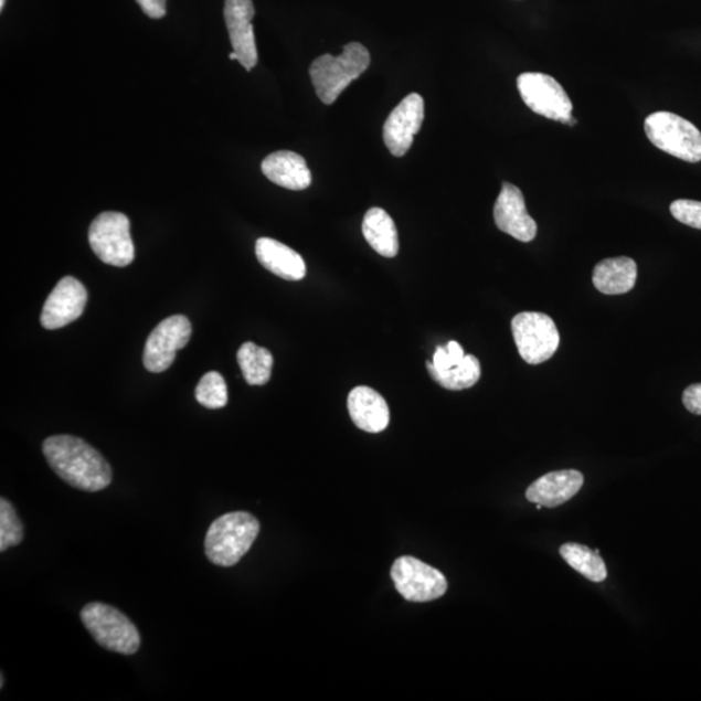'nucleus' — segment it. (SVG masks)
Listing matches in <instances>:
<instances>
[{"label":"nucleus","instance_id":"obj_1","mask_svg":"<svg viewBox=\"0 0 701 701\" xmlns=\"http://www.w3.org/2000/svg\"><path fill=\"white\" fill-rule=\"evenodd\" d=\"M43 455L64 482L97 492L113 482V469L97 449L72 435H54L43 443Z\"/></svg>","mask_w":701,"mask_h":701},{"label":"nucleus","instance_id":"obj_2","mask_svg":"<svg viewBox=\"0 0 701 701\" xmlns=\"http://www.w3.org/2000/svg\"><path fill=\"white\" fill-rule=\"evenodd\" d=\"M261 523L247 512H232L213 521L206 531L205 555L212 564L233 566L253 548Z\"/></svg>","mask_w":701,"mask_h":701},{"label":"nucleus","instance_id":"obj_3","mask_svg":"<svg viewBox=\"0 0 701 701\" xmlns=\"http://www.w3.org/2000/svg\"><path fill=\"white\" fill-rule=\"evenodd\" d=\"M371 64V55L363 44H346L339 56L317 57L309 68L317 97L325 105H333L352 81L358 79Z\"/></svg>","mask_w":701,"mask_h":701},{"label":"nucleus","instance_id":"obj_4","mask_svg":"<svg viewBox=\"0 0 701 701\" xmlns=\"http://www.w3.org/2000/svg\"><path fill=\"white\" fill-rule=\"evenodd\" d=\"M81 619L95 641L108 651L121 655L138 651L139 631L119 609L103 603H88L81 610Z\"/></svg>","mask_w":701,"mask_h":701},{"label":"nucleus","instance_id":"obj_5","mask_svg":"<svg viewBox=\"0 0 701 701\" xmlns=\"http://www.w3.org/2000/svg\"><path fill=\"white\" fill-rule=\"evenodd\" d=\"M645 130L651 144L671 157L689 162L701 160V132L683 117L666 110L655 113L647 117Z\"/></svg>","mask_w":701,"mask_h":701},{"label":"nucleus","instance_id":"obj_6","mask_svg":"<svg viewBox=\"0 0 701 701\" xmlns=\"http://www.w3.org/2000/svg\"><path fill=\"white\" fill-rule=\"evenodd\" d=\"M88 243L103 263L128 267L136 249L130 235V221L120 212H103L88 229Z\"/></svg>","mask_w":701,"mask_h":701},{"label":"nucleus","instance_id":"obj_7","mask_svg":"<svg viewBox=\"0 0 701 701\" xmlns=\"http://www.w3.org/2000/svg\"><path fill=\"white\" fill-rule=\"evenodd\" d=\"M512 334L520 357L531 365L550 360L560 346L556 323L550 316L541 312H522L514 316Z\"/></svg>","mask_w":701,"mask_h":701},{"label":"nucleus","instance_id":"obj_8","mask_svg":"<svg viewBox=\"0 0 701 701\" xmlns=\"http://www.w3.org/2000/svg\"><path fill=\"white\" fill-rule=\"evenodd\" d=\"M518 87L522 100L537 115L564 124L573 117L570 95L555 78L544 73H522Z\"/></svg>","mask_w":701,"mask_h":701},{"label":"nucleus","instance_id":"obj_9","mask_svg":"<svg viewBox=\"0 0 701 701\" xmlns=\"http://www.w3.org/2000/svg\"><path fill=\"white\" fill-rule=\"evenodd\" d=\"M391 578L405 601L425 603L439 599L447 592V580L439 571L415 557L397 559Z\"/></svg>","mask_w":701,"mask_h":701},{"label":"nucleus","instance_id":"obj_10","mask_svg":"<svg viewBox=\"0 0 701 701\" xmlns=\"http://www.w3.org/2000/svg\"><path fill=\"white\" fill-rule=\"evenodd\" d=\"M191 333L193 328L187 316L176 315L162 320L147 338L144 352L147 371L166 372L173 364L177 351L189 343Z\"/></svg>","mask_w":701,"mask_h":701},{"label":"nucleus","instance_id":"obj_11","mask_svg":"<svg viewBox=\"0 0 701 701\" xmlns=\"http://www.w3.org/2000/svg\"><path fill=\"white\" fill-rule=\"evenodd\" d=\"M425 103L419 94L405 97L390 114L383 125V140L394 157L402 158L413 145V139L423 127Z\"/></svg>","mask_w":701,"mask_h":701},{"label":"nucleus","instance_id":"obj_12","mask_svg":"<svg viewBox=\"0 0 701 701\" xmlns=\"http://www.w3.org/2000/svg\"><path fill=\"white\" fill-rule=\"evenodd\" d=\"M87 305L86 287L75 277L59 280L44 302L41 323L44 329L56 330L79 319Z\"/></svg>","mask_w":701,"mask_h":701},{"label":"nucleus","instance_id":"obj_13","mask_svg":"<svg viewBox=\"0 0 701 701\" xmlns=\"http://www.w3.org/2000/svg\"><path fill=\"white\" fill-rule=\"evenodd\" d=\"M493 220L501 232L520 242H531L537 237L538 226L529 215L521 190L504 182L493 206Z\"/></svg>","mask_w":701,"mask_h":701},{"label":"nucleus","instance_id":"obj_14","mask_svg":"<svg viewBox=\"0 0 701 701\" xmlns=\"http://www.w3.org/2000/svg\"><path fill=\"white\" fill-rule=\"evenodd\" d=\"M224 17L233 51L237 54L238 62L247 71L253 70L257 64L253 0H225Z\"/></svg>","mask_w":701,"mask_h":701},{"label":"nucleus","instance_id":"obj_15","mask_svg":"<svg viewBox=\"0 0 701 701\" xmlns=\"http://www.w3.org/2000/svg\"><path fill=\"white\" fill-rule=\"evenodd\" d=\"M583 475L578 470L565 469L551 471L538 478L527 490V499L531 503L555 508L577 496L582 489Z\"/></svg>","mask_w":701,"mask_h":701},{"label":"nucleus","instance_id":"obj_16","mask_svg":"<svg viewBox=\"0 0 701 701\" xmlns=\"http://www.w3.org/2000/svg\"><path fill=\"white\" fill-rule=\"evenodd\" d=\"M350 416L359 429L367 433H381L390 423L389 405L378 391L359 386L351 391L347 401Z\"/></svg>","mask_w":701,"mask_h":701},{"label":"nucleus","instance_id":"obj_17","mask_svg":"<svg viewBox=\"0 0 701 701\" xmlns=\"http://www.w3.org/2000/svg\"><path fill=\"white\" fill-rule=\"evenodd\" d=\"M265 177L280 188L300 191L311 187L312 176L305 159L291 151H277L262 162Z\"/></svg>","mask_w":701,"mask_h":701},{"label":"nucleus","instance_id":"obj_18","mask_svg":"<svg viewBox=\"0 0 701 701\" xmlns=\"http://www.w3.org/2000/svg\"><path fill=\"white\" fill-rule=\"evenodd\" d=\"M255 251L257 261L273 275L287 280H300L306 277L305 261L284 243L272 238H261L256 242Z\"/></svg>","mask_w":701,"mask_h":701},{"label":"nucleus","instance_id":"obj_19","mask_svg":"<svg viewBox=\"0 0 701 701\" xmlns=\"http://www.w3.org/2000/svg\"><path fill=\"white\" fill-rule=\"evenodd\" d=\"M637 277V263L630 257H609L596 265L593 283L602 294L622 295L634 289Z\"/></svg>","mask_w":701,"mask_h":701},{"label":"nucleus","instance_id":"obj_20","mask_svg":"<svg viewBox=\"0 0 701 701\" xmlns=\"http://www.w3.org/2000/svg\"><path fill=\"white\" fill-rule=\"evenodd\" d=\"M364 238L382 256L395 257L400 251V240L394 220L386 211L374 206L365 213L363 220Z\"/></svg>","mask_w":701,"mask_h":701},{"label":"nucleus","instance_id":"obj_21","mask_svg":"<svg viewBox=\"0 0 701 701\" xmlns=\"http://www.w3.org/2000/svg\"><path fill=\"white\" fill-rule=\"evenodd\" d=\"M243 378L251 386H263L272 375L273 357L267 349L253 342L242 344L237 353Z\"/></svg>","mask_w":701,"mask_h":701},{"label":"nucleus","instance_id":"obj_22","mask_svg":"<svg viewBox=\"0 0 701 701\" xmlns=\"http://www.w3.org/2000/svg\"><path fill=\"white\" fill-rule=\"evenodd\" d=\"M426 368L435 382L453 391L474 387L481 378V365L474 355H465L459 365L449 368L447 371H437L432 361H427Z\"/></svg>","mask_w":701,"mask_h":701},{"label":"nucleus","instance_id":"obj_23","mask_svg":"<svg viewBox=\"0 0 701 701\" xmlns=\"http://www.w3.org/2000/svg\"><path fill=\"white\" fill-rule=\"evenodd\" d=\"M560 555L574 571L592 582H603L607 578V566L597 550L592 551L578 543H566L561 545Z\"/></svg>","mask_w":701,"mask_h":701},{"label":"nucleus","instance_id":"obj_24","mask_svg":"<svg viewBox=\"0 0 701 701\" xmlns=\"http://www.w3.org/2000/svg\"><path fill=\"white\" fill-rule=\"evenodd\" d=\"M195 397L205 408H224L227 403V387L223 375L217 372L204 374L195 389Z\"/></svg>","mask_w":701,"mask_h":701},{"label":"nucleus","instance_id":"obj_25","mask_svg":"<svg viewBox=\"0 0 701 701\" xmlns=\"http://www.w3.org/2000/svg\"><path fill=\"white\" fill-rule=\"evenodd\" d=\"M24 527L9 500H0V551L4 552L21 543Z\"/></svg>","mask_w":701,"mask_h":701},{"label":"nucleus","instance_id":"obj_26","mask_svg":"<svg viewBox=\"0 0 701 701\" xmlns=\"http://www.w3.org/2000/svg\"><path fill=\"white\" fill-rule=\"evenodd\" d=\"M670 212L680 223L701 231V202L678 199L670 204Z\"/></svg>","mask_w":701,"mask_h":701},{"label":"nucleus","instance_id":"obj_27","mask_svg":"<svg viewBox=\"0 0 701 701\" xmlns=\"http://www.w3.org/2000/svg\"><path fill=\"white\" fill-rule=\"evenodd\" d=\"M683 404L686 410L693 413V415H701V383H695L684 390Z\"/></svg>","mask_w":701,"mask_h":701},{"label":"nucleus","instance_id":"obj_28","mask_svg":"<svg viewBox=\"0 0 701 701\" xmlns=\"http://www.w3.org/2000/svg\"><path fill=\"white\" fill-rule=\"evenodd\" d=\"M140 10L150 19H162L167 13V0H137Z\"/></svg>","mask_w":701,"mask_h":701},{"label":"nucleus","instance_id":"obj_29","mask_svg":"<svg viewBox=\"0 0 701 701\" xmlns=\"http://www.w3.org/2000/svg\"><path fill=\"white\" fill-rule=\"evenodd\" d=\"M433 367L437 369V371H447V369L456 367L452 357L446 349V347H437L435 350L433 358Z\"/></svg>","mask_w":701,"mask_h":701},{"label":"nucleus","instance_id":"obj_30","mask_svg":"<svg viewBox=\"0 0 701 701\" xmlns=\"http://www.w3.org/2000/svg\"><path fill=\"white\" fill-rule=\"evenodd\" d=\"M446 349L449 353V357L453 358L455 365H459L465 358L463 347L456 341H452L447 344Z\"/></svg>","mask_w":701,"mask_h":701},{"label":"nucleus","instance_id":"obj_31","mask_svg":"<svg viewBox=\"0 0 701 701\" xmlns=\"http://www.w3.org/2000/svg\"><path fill=\"white\" fill-rule=\"evenodd\" d=\"M231 61H238V56H237V54L234 53V51L231 54Z\"/></svg>","mask_w":701,"mask_h":701},{"label":"nucleus","instance_id":"obj_32","mask_svg":"<svg viewBox=\"0 0 701 701\" xmlns=\"http://www.w3.org/2000/svg\"><path fill=\"white\" fill-rule=\"evenodd\" d=\"M4 3H6V0H0V10L4 9Z\"/></svg>","mask_w":701,"mask_h":701},{"label":"nucleus","instance_id":"obj_33","mask_svg":"<svg viewBox=\"0 0 701 701\" xmlns=\"http://www.w3.org/2000/svg\"><path fill=\"white\" fill-rule=\"evenodd\" d=\"M3 686H4V677H3V675H2V686H0V688H2V689H3Z\"/></svg>","mask_w":701,"mask_h":701}]
</instances>
